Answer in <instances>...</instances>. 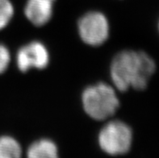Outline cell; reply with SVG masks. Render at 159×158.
I'll use <instances>...</instances> for the list:
<instances>
[{
	"label": "cell",
	"mask_w": 159,
	"mask_h": 158,
	"mask_svg": "<svg viewBox=\"0 0 159 158\" xmlns=\"http://www.w3.org/2000/svg\"><path fill=\"white\" fill-rule=\"evenodd\" d=\"M155 70V61L146 52L122 50L116 54L110 65L111 85L121 92L129 89L143 90Z\"/></svg>",
	"instance_id": "obj_1"
},
{
	"label": "cell",
	"mask_w": 159,
	"mask_h": 158,
	"mask_svg": "<svg viewBox=\"0 0 159 158\" xmlns=\"http://www.w3.org/2000/svg\"><path fill=\"white\" fill-rule=\"evenodd\" d=\"M81 102L84 112L96 121L111 119L120 107L117 90L106 82H97L83 90Z\"/></svg>",
	"instance_id": "obj_2"
},
{
	"label": "cell",
	"mask_w": 159,
	"mask_h": 158,
	"mask_svg": "<svg viewBox=\"0 0 159 158\" xmlns=\"http://www.w3.org/2000/svg\"><path fill=\"white\" fill-rule=\"evenodd\" d=\"M133 131L122 120H109L98 134V145L109 156H122L130 151L133 144Z\"/></svg>",
	"instance_id": "obj_3"
},
{
	"label": "cell",
	"mask_w": 159,
	"mask_h": 158,
	"mask_svg": "<svg viewBox=\"0 0 159 158\" xmlns=\"http://www.w3.org/2000/svg\"><path fill=\"white\" fill-rule=\"evenodd\" d=\"M81 40L91 47L106 43L110 36V24L106 15L99 11H90L81 16L77 23Z\"/></svg>",
	"instance_id": "obj_4"
},
{
	"label": "cell",
	"mask_w": 159,
	"mask_h": 158,
	"mask_svg": "<svg viewBox=\"0 0 159 158\" xmlns=\"http://www.w3.org/2000/svg\"><path fill=\"white\" fill-rule=\"evenodd\" d=\"M50 62V54L46 45L40 40H32L19 48L16 54V64L20 72L31 70H41Z\"/></svg>",
	"instance_id": "obj_5"
},
{
	"label": "cell",
	"mask_w": 159,
	"mask_h": 158,
	"mask_svg": "<svg viewBox=\"0 0 159 158\" xmlns=\"http://www.w3.org/2000/svg\"><path fill=\"white\" fill-rule=\"evenodd\" d=\"M55 2L56 0H27L24 16L34 26H45L53 16Z\"/></svg>",
	"instance_id": "obj_6"
},
{
	"label": "cell",
	"mask_w": 159,
	"mask_h": 158,
	"mask_svg": "<svg viewBox=\"0 0 159 158\" xmlns=\"http://www.w3.org/2000/svg\"><path fill=\"white\" fill-rule=\"evenodd\" d=\"M58 147L51 139L41 138L35 140L27 149L29 158H56L58 156Z\"/></svg>",
	"instance_id": "obj_7"
},
{
	"label": "cell",
	"mask_w": 159,
	"mask_h": 158,
	"mask_svg": "<svg viewBox=\"0 0 159 158\" xmlns=\"http://www.w3.org/2000/svg\"><path fill=\"white\" fill-rule=\"evenodd\" d=\"M22 153V146L15 137L9 135L0 136V158H19Z\"/></svg>",
	"instance_id": "obj_8"
},
{
	"label": "cell",
	"mask_w": 159,
	"mask_h": 158,
	"mask_svg": "<svg viewBox=\"0 0 159 158\" xmlns=\"http://www.w3.org/2000/svg\"><path fill=\"white\" fill-rule=\"evenodd\" d=\"M15 16V7L11 0H0V31L11 22Z\"/></svg>",
	"instance_id": "obj_9"
},
{
	"label": "cell",
	"mask_w": 159,
	"mask_h": 158,
	"mask_svg": "<svg viewBox=\"0 0 159 158\" xmlns=\"http://www.w3.org/2000/svg\"><path fill=\"white\" fill-rule=\"evenodd\" d=\"M11 61V54L9 48L0 42V75L6 72Z\"/></svg>",
	"instance_id": "obj_10"
},
{
	"label": "cell",
	"mask_w": 159,
	"mask_h": 158,
	"mask_svg": "<svg viewBox=\"0 0 159 158\" xmlns=\"http://www.w3.org/2000/svg\"><path fill=\"white\" fill-rule=\"evenodd\" d=\"M158 30H159V23H158Z\"/></svg>",
	"instance_id": "obj_11"
}]
</instances>
